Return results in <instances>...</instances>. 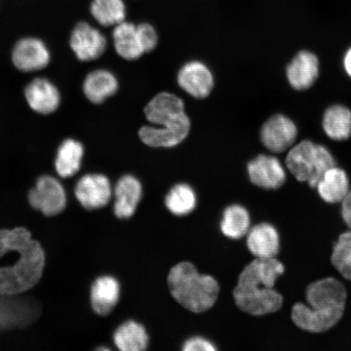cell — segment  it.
Instances as JSON below:
<instances>
[{"label": "cell", "mask_w": 351, "mask_h": 351, "mask_svg": "<svg viewBox=\"0 0 351 351\" xmlns=\"http://www.w3.org/2000/svg\"><path fill=\"white\" fill-rule=\"evenodd\" d=\"M248 251L256 258H273L278 256L280 239L278 230L269 223L251 227L247 236Z\"/></svg>", "instance_id": "16"}, {"label": "cell", "mask_w": 351, "mask_h": 351, "mask_svg": "<svg viewBox=\"0 0 351 351\" xmlns=\"http://www.w3.org/2000/svg\"><path fill=\"white\" fill-rule=\"evenodd\" d=\"M191 128H165L144 125L138 131L139 138L147 146L154 148H171L178 146L187 138Z\"/></svg>", "instance_id": "24"}, {"label": "cell", "mask_w": 351, "mask_h": 351, "mask_svg": "<svg viewBox=\"0 0 351 351\" xmlns=\"http://www.w3.org/2000/svg\"><path fill=\"white\" fill-rule=\"evenodd\" d=\"M84 156L82 143L73 138L64 139L56 153L54 167L57 175L63 179L74 177L80 171Z\"/></svg>", "instance_id": "20"}, {"label": "cell", "mask_w": 351, "mask_h": 351, "mask_svg": "<svg viewBox=\"0 0 351 351\" xmlns=\"http://www.w3.org/2000/svg\"><path fill=\"white\" fill-rule=\"evenodd\" d=\"M113 341L121 351H143L148 348L149 335L142 324L129 319L117 327Z\"/></svg>", "instance_id": "23"}, {"label": "cell", "mask_w": 351, "mask_h": 351, "mask_svg": "<svg viewBox=\"0 0 351 351\" xmlns=\"http://www.w3.org/2000/svg\"><path fill=\"white\" fill-rule=\"evenodd\" d=\"M250 181L267 191L278 190L287 181V173L278 158L260 155L247 165Z\"/></svg>", "instance_id": "13"}, {"label": "cell", "mask_w": 351, "mask_h": 351, "mask_svg": "<svg viewBox=\"0 0 351 351\" xmlns=\"http://www.w3.org/2000/svg\"><path fill=\"white\" fill-rule=\"evenodd\" d=\"M181 89L195 99L208 97L214 87L212 71L204 63L192 60L182 66L178 74Z\"/></svg>", "instance_id": "14"}, {"label": "cell", "mask_w": 351, "mask_h": 351, "mask_svg": "<svg viewBox=\"0 0 351 351\" xmlns=\"http://www.w3.org/2000/svg\"><path fill=\"white\" fill-rule=\"evenodd\" d=\"M27 200L30 207L46 217L57 216L64 212L67 205L64 187L51 175H43L38 178L28 192Z\"/></svg>", "instance_id": "7"}, {"label": "cell", "mask_w": 351, "mask_h": 351, "mask_svg": "<svg viewBox=\"0 0 351 351\" xmlns=\"http://www.w3.org/2000/svg\"><path fill=\"white\" fill-rule=\"evenodd\" d=\"M251 223L247 208L240 204H232L223 210L219 229L226 238L239 240L247 236L252 227Z\"/></svg>", "instance_id": "25"}, {"label": "cell", "mask_w": 351, "mask_h": 351, "mask_svg": "<svg viewBox=\"0 0 351 351\" xmlns=\"http://www.w3.org/2000/svg\"><path fill=\"white\" fill-rule=\"evenodd\" d=\"M344 67L346 72L348 73V75L351 77V48L346 52L345 56Z\"/></svg>", "instance_id": "33"}, {"label": "cell", "mask_w": 351, "mask_h": 351, "mask_svg": "<svg viewBox=\"0 0 351 351\" xmlns=\"http://www.w3.org/2000/svg\"><path fill=\"white\" fill-rule=\"evenodd\" d=\"M119 88V82L114 73L108 69L93 70L86 76L82 91L87 100L94 104H103L112 97Z\"/></svg>", "instance_id": "19"}, {"label": "cell", "mask_w": 351, "mask_h": 351, "mask_svg": "<svg viewBox=\"0 0 351 351\" xmlns=\"http://www.w3.org/2000/svg\"><path fill=\"white\" fill-rule=\"evenodd\" d=\"M121 296L119 280L111 275L100 276L92 283L90 304L94 313L106 317L117 306Z\"/></svg>", "instance_id": "17"}, {"label": "cell", "mask_w": 351, "mask_h": 351, "mask_svg": "<svg viewBox=\"0 0 351 351\" xmlns=\"http://www.w3.org/2000/svg\"><path fill=\"white\" fill-rule=\"evenodd\" d=\"M324 132L335 141H344L351 135V110L341 105H335L324 112Z\"/></svg>", "instance_id": "26"}, {"label": "cell", "mask_w": 351, "mask_h": 351, "mask_svg": "<svg viewBox=\"0 0 351 351\" xmlns=\"http://www.w3.org/2000/svg\"><path fill=\"white\" fill-rule=\"evenodd\" d=\"M113 45L118 56L127 60H138L144 53L140 42L137 25L123 21L114 26Z\"/></svg>", "instance_id": "21"}, {"label": "cell", "mask_w": 351, "mask_h": 351, "mask_svg": "<svg viewBox=\"0 0 351 351\" xmlns=\"http://www.w3.org/2000/svg\"><path fill=\"white\" fill-rule=\"evenodd\" d=\"M331 263L342 278L351 282V230L342 232L333 245Z\"/></svg>", "instance_id": "29"}, {"label": "cell", "mask_w": 351, "mask_h": 351, "mask_svg": "<svg viewBox=\"0 0 351 351\" xmlns=\"http://www.w3.org/2000/svg\"><path fill=\"white\" fill-rule=\"evenodd\" d=\"M69 47L82 62H90L100 58L108 47L106 37L95 26L80 21L74 26L69 36Z\"/></svg>", "instance_id": "9"}, {"label": "cell", "mask_w": 351, "mask_h": 351, "mask_svg": "<svg viewBox=\"0 0 351 351\" xmlns=\"http://www.w3.org/2000/svg\"><path fill=\"white\" fill-rule=\"evenodd\" d=\"M137 29L145 53L155 49L158 43V34L155 28L149 23H141L137 25Z\"/></svg>", "instance_id": "30"}, {"label": "cell", "mask_w": 351, "mask_h": 351, "mask_svg": "<svg viewBox=\"0 0 351 351\" xmlns=\"http://www.w3.org/2000/svg\"><path fill=\"white\" fill-rule=\"evenodd\" d=\"M165 204L167 209L175 216H186L196 208L197 195L189 184L178 183L171 188L166 195Z\"/></svg>", "instance_id": "27"}, {"label": "cell", "mask_w": 351, "mask_h": 351, "mask_svg": "<svg viewBox=\"0 0 351 351\" xmlns=\"http://www.w3.org/2000/svg\"><path fill=\"white\" fill-rule=\"evenodd\" d=\"M145 117L152 125L165 128H191L190 118L183 100L169 92H160L144 108Z\"/></svg>", "instance_id": "6"}, {"label": "cell", "mask_w": 351, "mask_h": 351, "mask_svg": "<svg viewBox=\"0 0 351 351\" xmlns=\"http://www.w3.org/2000/svg\"><path fill=\"white\" fill-rule=\"evenodd\" d=\"M24 97L29 108L38 115L55 113L62 102L59 88L47 77H35L25 86Z\"/></svg>", "instance_id": "11"}, {"label": "cell", "mask_w": 351, "mask_h": 351, "mask_svg": "<svg viewBox=\"0 0 351 351\" xmlns=\"http://www.w3.org/2000/svg\"><path fill=\"white\" fill-rule=\"evenodd\" d=\"M315 189L326 203L340 204L350 190L348 176L343 169L332 167L324 174Z\"/></svg>", "instance_id": "22"}, {"label": "cell", "mask_w": 351, "mask_h": 351, "mask_svg": "<svg viewBox=\"0 0 351 351\" xmlns=\"http://www.w3.org/2000/svg\"><path fill=\"white\" fill-rule=\"evenodd\" d=\"M285 165L298 182H306L313 189L336 161L327 148L305 140L288 152Z\"/></svg>", "instance_id": "5"}, {"label": "cell", "mask_w": 351, "mask_h": 351, "mask_svg": "<svg viewBox=\"0 0 351 351\" xmlns=\"http://www.w3.org/2000/svg\"><path fill=\"white\" fill-rule=\"evenodd\" d=\"M285 273L278 258H256L239 274L234 289L235 304L253 317L275 313L282 308L284 298L275 289L276 280Z\"/></svg>", "instance_id": "2"}, {"label": "cell", "mask_w": 351, "mask_h": 351, "mask_svg": "<svg viewBox=\"0 0 351 351\" xmlns=\"http://www.w3.org/2000/svg\"><path fill=\"white\" fill-rule=\"evenodd\" d=\"M341 213L342 219L346 225L351 230V189L346 196L343 201L341 202Z\"/></svg>", "instance_id": "32"}, {"label": "cell", "mask_w": 351, "mask_h": 351, "mask_svg": "<svg viewBox=\"0 0 351 351\" xmlns=\"http://www.w3.org/2000/svg\"><path fill=\"white\" fill-rule=\"evenodd\" d=\"M289 84L297 90H305L313 86L319 75V60L313 52L302 51L288 65Z\"/></svg>", "instance_id": "18"}, {"label": "cell", "mask_w": 351, "mask_h": 351, "mask_svg": "<svg viewBox=\"0 0 351 351\" xmlns=\"http://www.w3.org/2000/svg\"><path fill=\"white\" fill-rule=\"evenodd\" d=\"M306 304L293 306L291 319L301 330L322 333L339 323L343 317L348 291L343 283L335 278L315 280L306 289Z\"/></svg>", "instance_id": "3"}, {"label": "cell", "mask_w": 351, "mask_h": 351, "mask_svg": "<svg viewBox=\"0 0 351 351\" xmlns=\"http://www.w3.org/2000/svg\"><path fill=\"white\" fill-rule=\"evenodd\" d=\"M90 11L95 21L104 27L116 26L126 17L124 0H92Z\"/></svg>", "instance_id": "28"}, {"label": "cell", "mask_w": 351, "mask_h": 351, "mask_svg": "<svg viewBox=\"0 0 351 351\" xmlns=\"http://www.w3.org/2000/svg\"><path fill=\"white\" fill-rule=\"evenodd\" d=\"M298 136L297 127L289 118L275 115L262 126L261 139L263 146L271 152L282 153L291 148Z\"/></svg>", "instance_id": "12"}, {"label": "cell", "mask_w": 351, "mask_h": 351, "mask_svg": "<svg viewBox=\"0 0 351 351\" xmlns=\"http://www.w3.org/2000/svg\"><path fill=\"white\" fill-rule=\"evenodd\" d=\"M17 252L19 258L12 265L0 267V293L19 295L30 291L43 278L46 252L25 227L0 229V258Z\"/></svg>", "instance_id": "1"}, {"label": "cell", "mask_w": 351, "mask_h": 351, "mask_svg": "<svg viewBox=\"0 0 351 351\" xmlns=\"http://www.w3.org/2000/svg\"><path fill=\"white\" fill-rule=\"evenodd\" d=\"M167 282L171 295L191 313H205L216 304L219 298V285L217 279L200 274L191 262H180L173 266Z\"/></svg>", "instance_id": "4"}, {"label": "cell", "mask_w": 351, "mask_h": 351, "mask_svg": "<svg viewBox=\"0 0 351 351\" xmlns=\"http://www.w3.org/2000/svg\"><path fill=\"white\" fill-rule=\"evenodd\" d=\"M113 195L111 182L104 174L87 173L79 178L74 195L83 208L97 210L106 207Z\"/></svg>", "instance_id": "10"}, {"label": "cell", "mask_w": 351, "mask_h": 351, "mask_svg": "<svg viewBox=\"0 0 351 351\" xmlns=\"http://www.w3.org/2000/svg\"><path fill=\"white\" fill-rule=\"evenodd\" d=\"M143 195V185L137 178L131 174L122 176L113 188L114 215L119 219L133 217Z\"/></svg>", "instance_id": "15"}, {"label": "cell", "mask_w": 351, "mask_h": 351, "mask_svg": "<svg viewBox=\"0 0 351 351\" xmlns=\"http://www.w3.org/2000/svg\"><path fill=\"white\" fill-rule=\"evenodd\" d=\"M11 60L19 72L33 73L45 69L50 64L51 53L49 47L41 38L25 37L13 46Z\"/></svg>", "instance_id": "8"}, {"label": "cell", "mask_w": 351, "mask_h": 351, "mask_svg": "<svg viewBox=\"0 0 351 351\" xmlns=\"http://www.w3.org/2000/svg\"><path fill=\"white\" fill-rule=\"evenodd\" d=\"M184 351H214L217 350L212 341L204 337L195 336L190 337L182 346Z\"/></svg>", "instance_id": "31"}]
</instances>
